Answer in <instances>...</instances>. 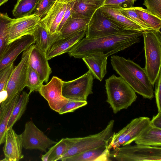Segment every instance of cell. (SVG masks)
Here are the masks:
<instances>
[{"mask_svg":"<svg viewBox=\"0 0 161 161\" xmlns=\"http://www.w3.org/2000/svg\"><path fill=\"white\" fill-rule=\"evenodd\" d=\"M142 32L125 30L100 37L81 39L68 52L70 57L82 58L85 56L102 52L109 56L139 42Z\"/></svg>","mask_w":161,"mask_h":161,"instance_id":"1","label":"cell"},{"mask_svg":"<svg viewBox=\"0 0 161 161\" xmlns=\"http://www.w3.org/2000/svg\"><path fill=\"white\" fill-rule=\"evenodd\" d=\"M113 69L133 88L135 92L145 98L154 97L153 86L144 70L130 59L113 55L111 57Z\"/></svg>","mask_w":161,"mask_h":161,"instance_id":"2","label":"cell"},{"mask_svg":"<svg viewBox=\"0 0 161 161\" xmlns=\"http://www.w3.org/2000/svg\"><path fill=\"white\" fill-rule=\"evenodd\" d=\"M107 102L114 114L127 109L137 98L135 92L121 76L113 75L105 80Z\"/></svg>","mask_w":161,"mask_h":161,"instance_id":"3","label":"cell"},{"mask_svg":"<svg viewBox=\"0 0 161 161\" xmlns=\"http://www.w3.org/2000/svg\"><path fill=\"white\" fill-rule=\"evenodd\" d=\"M145 57L144 70L154 86L161 72V33L160 31L142 32Z\"/></svg>","mask_w":161,"mask_h":161,"instance_id":"4","label":"cell"},{"mask_svg":"<svg viewBox=\"0 0 161 161\" xmlns=\"http://www.w3.org/2000/svg\"><path fill=\"white\" fill-rule=\"evenodd\" d=\"M114 120H111L106 128L97 133L85 137L65 138L68 149L58 160L64 161L66 158L81 152L103 146H108L113 133Z\"/></svg>","mask_w":161,"mask_h":161,"instance_id":"5","label":"cell"},{"mask_svg":"<svg viewBox=\"0 0 161 161\" xmlns=\"http://www.w3.org/2000/svg\"><path fill=\"white\" fill-rule=\"evenodd\" d=\"M109 161H161V147L136 144L120 147L110 151Z\"/></svg>","mask_w":161,"mask_h":161,"instance_id":"6","label":"cell"},{"mask_svg":"<svg viewBox=\"0 0 161 161\" xmlns=\"http://www.w3.org/2000/svg\"><path fill=\"white\" fill-rule=\"evenodd\" d=\"M32 45L25 50L21 59L17 65L14 67L8 80L5 90L7 96L0 105L10 102L26 87V78L29 67V58Z\"/></svg>","mask_w":161,"mask_h":161,"instance_id":"7","label":"cell"},{"mask_svg":"<svg viewBox=\"0 0 161 161\" xmlns=\"http://www.w3.org/2000/svg\"><path fill=\"white\" fill-rule=\"evenodd\" d=\"M150 120L147 117L136 118L118 132H113L108 146V149H114L134 141L149 125Z\"/></svg>","mask_w":161,"mask_h":161,"instance_id":"8","label":"cell"},{"mask_svg":"<svg viewBox=\"0 0 161 161\" xmlns=\"http://www.w3.org/2000/svg\"><path fill=\"white\" fill-rule=\"evenodd\" d=\"M94 77L89 70L79 77L69 81H63L62 93L63 96L69 99L86 100L92 91Z\"/></svg>","mask_w":161,"mask_h":161,"instance_id":"9","label":"cell"},{"mask_svg":"<svg viewBox=\"0 0 161 161\" xmlns=\"http://www.w3.org/2000/svg\"><path fill=\"white\" fill-rule=\"evenodd\" d=\"M21 135L23 147L26 149H38L46 153L47 148L57 142L48 138L31 120L26 123Z\"/></svg>","mask_w":161,"mask_h":161,"instance_id":"10","label":"cell"},{"mask_svg":"<svg viewBox=\"0 0 161 161\" xmlns=\"http://www.w3.org/2000/svg\"><path fill=\"white\" fill-rule=\"evenodd\" d=\"M125 30L109 19L100 8L90 19L85 38L100 37Z\"/></svg>","mask_w":161,"mask_h":161,"instance_id":"11","label":"cell"},{"mask_svg":"<svg viewBox=\"0 0 161 161\" xmlns=\"http://www.w3.org/2000/svg\"><path fill=\"white\" fill-rule=\"evenodd\" d=\"M41 19L38 15L33 14L12 19L7 25V45L25 36L31 35Z\"/></svg>","mask_w":161,"mask_h":161,"instance_id":"12","label":"cell"},{"mask_svg":"<svg viewBox=\"0 0 161 161\" xmlns=\"http://www.w3.org/2000/svg\"><path fill=\"white\" fill-rule=\"evenodd\" d=\"M63 82L61 79L53 76L48 83L42 85L38 92L47 101L51 108L58 112L69 100L63 95Z\"/></svg>","mask_w":161,"mask_h":161,"instance_id":"13","label":"cell"},{"mask_svg":"<svg viewBox=\"0 0 161 161\" xmlns=\"http://www.w3.org/2000/svg\"><path fill=\"white\" fill-rule=\"evenodd\" d=\"M35 43L32 35L24 36L9 44L0 59V72L14 63L18 56Z\"/></svg>","mask_w":161,"mask_h":161,"instance_id":"14","label":"cell"},{"mask_svg":"<svg viewBox=\"0 0 161 161\" xmlns=\"http://www.w3.org/2000/svg\"><path fill=\"white\" fill-rule=\"evenodd\" d=\"M4 143L3 160L18 161L24 158L21 135L17 134L12 128L7 130Z\"/></svg>","mask_w":161,"mask_h":161,"instance_id":"15","label":"cell"},{"mask_svg":"<svg viewBox=\"0 0 161 161\" xmlns=\"http://www.w3.org/2000/svg\"><path fill=\"white\" fill-rule=\"evenodd\" d=\"M29 66L38 73L41 81L47 83L52 72L46 54L36 45H32L29 58Z\"/></svg>","mask_w":161,"mask_h":161,"instance_id":"16","label":"cell"},{"mask_svg":"<svg viewBox=\"0 0 161 161\" xmlns=\"http://www.w3.org/2000/svg\"><path fill=\"white\" fill-rule=\"evenodd\" d=\"M87 28L77 31L64 38L55 41L46 53L48 60L56 56L68 53L71 48L82 39L86 34Z\"/></svg>","mask_w":161,"mask_h":161,"instance_id":"17","label":"cell"},{"mask_svg":"<svg viewBox=\"0 0 161 161\" xmlns=\"http://www.w3.org/2000/svg\"><path fill=\"white\" fill-rule=\"evenodd\" d=\"M67 3L55 1L40 22L51 35L58 32V27L65 11Z\"/></svg>","mask_w":161,"mask_h":161,"instance_id":"18","label":"cell"},{"mask_svg":"<svg viewBox=\"0 0 161 161\" xmlns=\"http://www.w3.org/2000/svg\"><path fill=\"white\" fill-rule=\"evenodd\" d=\"M100 8L109 19L125 30L144 31L140 26L122 14L120 7L114 5H103Z\"/></svg>","mask_w":161,"mask_h":161,"instance_id":"19","label":"cell"},{"mask_svg":"<svg viewBox=\"0 0 161 161\" xmlns=\"http://www.w3.org/2000/svg\"><path fill=\"white\" fill-rule=\"evenodd\" d=\"M107 57L102 52L87 54L82 58L94 78L101 81L106 75Z\"/></svg>","mask_w":161,"mask_h":161,"instance_id":"20","label":"cell"},{"mask_svg":"<svg viewBox=\"0 0 161 161\" xmlns=\"http://www.w3.org/2000/svg\"><path fill=\"white\" fill-rule=\"evenodd\" d=\"M105 0H74L71 17L91 19L95 12L104 5Z\"/></svg>","mask_w":161,"mask_h":161,"instance_id":"21","label":"cell"},{"mask_svg":"<svg viewBox=\"0 0 161 161\" xmlns=\"http://www.w3.org/2000/svg\"><path fill=\"white\" fill-rule=\"evenodd\" d=\"M31 35L35 39L36 46L45 54L52 45L61 38L59 33L51 34L40 22Z\"/></svg>","mask_w":161,"mask_h":161,"instance_id":"22","label":"cell"},{"mask_svg":"<svg viewBox=\"0 0 161 161\" xmlns=\"http://www.w3.org/2000/svg\"><path fill=\"white\" fill-rule=\"evenodd\" d=\"M110 150L108 146H103L68 157L64 161H109Z\"/></svg>","mask_w":161,"mask_h":161,"instance_id":"23","label":"cell"},{"mask_svg":"<svg viewBox=\"0 0 161 161\" xmlns=\"http://www.w3.org/2000/svg\"><path fill=\"white\" fill-rule=\"evenodd\" d=\"M134 141L136 144L161 147V129L155 127L149 123Z\"/></svg>","mask_w":161,"mask_h":161,"instance_id":"24","label":"cell"},{"mask_svg":"<svg viewBox=\"0 0 161 161\" xmlns=\"http://www.w3.org/2000/svg\"><path fill=\"white\" fill-rule=\"evenodd\" d=\"M90 19L89 18L71 16L59 32L61 38H65L77 31L87 28Z\"/></svg>","mask_w":161,"mask_h":161,"instance_id":"25","label":"cell"},{"mask_svg":"<svg viewBox=\"0 0 161 161\" xmlns=\"http://www.w3.org/2000/svg\"><path fill=\"white\" fill-rule=\"evenodd\" d=\"M20 94H18L9 103L0 105V146L4 142L9 118Z\"/></svg>","mask_w":161,"mask_h":161,"instance_id":"26","label":"cell"},{"mask_svg":"<svg viewBox=\"0 0 161 161\" xmlns=\"http://www.w3.org/2000/svg\"><path fill=\"white\" fill-rule=\"evenodd\" d=\"M30 94L25 91L21 93L11 114L7 129L12 128L25 112L29 101Z\"/></svg>","mask_w":161,"mask_h":161,"instance_id":"27","label":"cell"},{"mask_svg":"<svg viewBox=\"0 0 161 161\" xmlns=\"http://www.w3.org/2000/svg\"><path fill=\"white\" fill-rule=\"evenodd\" d=\"M40 0H18L12 11L13 15L19 18L30 15L36 9Z\"/></svg>","mask_w":161,"mask_h":161,"instance_id":"28","label":"cell"},{"mask_svg":"<svg viewBox=\"0 0 161 161\" xmlns=\"http://www.w3.org/2000/svg\"><path fill=\"white\" fill-rule=\"evenodd\" d=\"M135 12L153 30L160 31L161 18L140 7H134Z\"/></svg>","mask_w":161,"mask_h":161,"instance_id":"29","label":"cell"},{"mask_svg":"<svg viewBox=\"0 0 161 161\" xmlns=\"http://www.w3.org/2000/svg\"><path fill=\"white\" fill-rule=\"evenodd\" d=\"M12 19L7 13H0V59L8 46L7 43V25Z\"/></svg>","mask_w":161,"mask_h":161,"instance_id":"30","label":"cell"},{"mask_svg":"<svg viewBox=\"0 0 161 161\" xmlns=\"http://www.w3.org/2000/svg\"><path fill=\"white\" fill-rule=\"evenodd\" d=\"M43 85L38 73L29 65L26 83V87L30 90L29 93L30 94L34 91L38 92Z\"/></svg>","mask_w":161,"mask_h":161,"instance_id":"31","label":"cell"},{"mask_svg":"<svg viewBox=\"0 0 161 161\" xmlns=\"http://www.w3.org/2000/svg\"><path fill=\"white\" fill-rule=\"evenodd\" d=\"M120 9L122 14L140 26L144 31L153 30L135 12L134 7L130 8L120 7Z\"/></svg>","mask_w":161,"mask_h":161,"instance_id":"32","label":"cell"},{"mask_svg":"<svg viewBox=\"0 0 161 161\" xmlns=\"http://www.w3.org/2000/svg\"><path fill=\"white\" fill-rule=\"evenodd\" d=\"M54 147L48 157V161H58L67 151L68 144L65 138H63L53 146Z\"/></svg>","mask_w":161,"mask_h":161,"instance_id":"33","label":"cell"},{"mask_svg":"<svg viewBox=\"0 0 161 161\" xmlns=\"http://www.w3.org/2000/svg\"><path fill=\"white\" fill-rule=\"evenodd\" d=\"M87 104L86 100H69L58 112L62 114L67 113L73 112L76 109L85 106Z\"/></svg>","mask_w":161,"mask_h":161,"instance_id":"34","label":"cell"},{"mask_svg":"<svg viewBox=\"0 0 161 161\" xmlns=\"http://www.w3.org/2000/svg\"><path fill=\"white\" fill-rule=\"evenodd\" d=\"M56 0H40L33 14L42 18Z\"/></svg>","mask_w":161,"mask_h":161,"instance_id":"35","label":"cell"},{"mask_svg":"<svg viewBox=\"0 0 161 161\" xmlns=\"http://www.w3.org/2000/svg\"><path fill=\"white\" fill-rule=\"evenodd\" d=\"M143 4L147 10L161 18V0H144Z\"/></svg>","mask_w":161,"mask_h":161,"instance_id":"36","label":"cell"},{"mask_svg":"<svg viewBox=\"0 0 161 161\" xmlns=\"http://www.w3.org/2000/svg\"><path fill=\"white\" fill-rule=\"evenodd\" d=\"M14 67L13 63L0 72V92L5 90L8 80Z\"/></svg>","mask_w":161,"mask_h":161,"instance_id":"37","label":"cell"},{"mask_svg":"<svg viewBox=\"0 0 161 161\" xmlns=\"http://www.w3.org/2000/svg\"><path fill=\"white\" fill-rule=\"evenodd\" d=\"M137 0H105L104 5L115 6L124 8L133 7L134 3Z\"/></svg>","mask_w":161,"mask_h":161,"instance_id":"38","label":"cell"},{"mask_svg":"<svg viewBox=\"0 0 161 161\" xmlns=\"http://www.w3.org/2000/svg\"><path fill=\"white\" fill-rule=\"evenodd\" d=\"M154 92L156 103L158 112H161V72L156 81Z\"/></svg>","mask_w":161,"mask_h":161,"instance_id":"39","label":"cell"},{"mask_svg":"<svg viewBox=\"0 0 161 161\" xmlns=\"http://www.w3.org/2000/svg\"><path fill=\"white\" fill-rule=\"evenodd\" d=\"M72 5L70 2L67 3L66 10L58 27V32H59L68 19L71 16Z\"/></svg>","mask_w":161,"mask_h":161,"instance_id":"40","label":"cell"},{"mask_svg":"<svg viewBox=\"0 0 161 161\" xmlns=\"http://www.w3.org/2000/svg\"><path fill=\"white\" fill-rule=\"evenodd\" d=\"M150 124L155 127L161 129V112H158L156 115L153 117L150 120Z\"/></svg>","mask_w":161,"mask_h":161,"instance_id":"41","label":"cell"},{"mask_svg":"<svg viewBox=\"0 0 161 161\" xmlns=\"http://www.w3.org/2000/svg\"><path fill=\"white\" fill-rule=\"evenodd\" d=\"M54 147L53 146L51 147L47 152H46L45 154L42 155L41 158V159L43 161H48V159L50 155L52 152V151Z\"/></svg>","mask_w":161,"mask_h":161,"instance_id":"42","label":"cell"},{"mask_svg":"<svg viewBox=\"0 0 161 161\" xmlns=\"http://www.w3.org/2000/svg\"><path fill=\"white\" fill-rule=\"evenodd\" d=\"M74 0H56V1L60 2L68 3L69 2L73 1Z\"/></svg>","mask_w":161,"mask_h":161,"instance_id":"43","label":"cell"},{"mask_svg":"<svg viewBox=\"0 0 161 161\" xmlns=\"http://www.w3.org/2000/svg\"><path fill=\"white\" fill-rule=\"evenodd\" d=\"M8 0H0V6L6 3Z\"/></svg>","mask_w":161,"mask_h":161,"instance_id":"44","label":"cell"}]
</instances>
